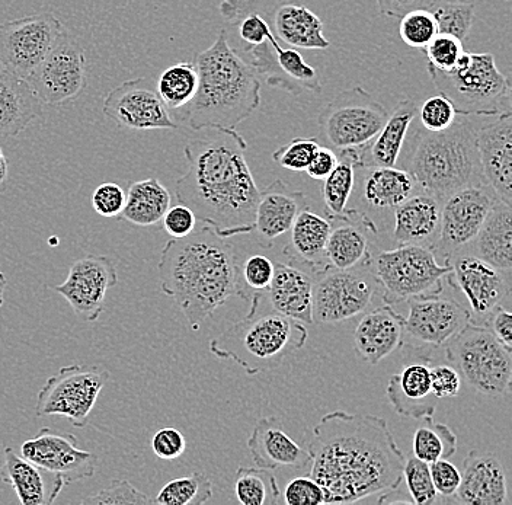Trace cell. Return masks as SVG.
I'll return each mask as SVG.
<instances>
[{
  "mask_svg": "<svg viewBox=\"0 0 512 505\" xmlns=\"http://www.w3.org/2000/svg\"><path fill=\"white\" fill-rule=\"evenodd\" d=\"M379 292L374 273L367 268L323 271L313 289V324L335 325L351 321L370 308Z\"/></svg>",
  "mask_w": 512,
  "mask_h": 505,
  "instance_id": "7c38bea8",
  "label": "cell"
},
{
  "mask_svg": "<svg viewBox=\"0 0 512 505\" xmlns=\"http://www.w3.org/2000/svg\"><path fill=\"white\" fill-rule=\"evenodd\" d=\"M462 389V376L454 367H431V391L437 399L456 398Z\"/></svg>",
  "mask_w": 512,
  "mask_h": 505,
  "instance_id": "9f6ffc18",
  "label": "cell"
},
{
  "mask_svg": "<svg viewBox=\"0 0 512 505\" xmlns=\"http://www.w3.org/2000/svg\"><path fill=\"white\" fill-rule=\"evenodd\" d=\"M498 200L488 184L462 188L447 197L441 203L440 232L431 246L438 260L448 262L466 251Z\"/></svg>",
  "mask_w": 512,
  "mask_h": 505,
  "instance_id": "4fadbf2b",
  "label": "cell"
},
{
  "mask_svg": "<svg viewBox=\"0 0 512 505\" xmlns=\"http://www.w3.org/2000/svg\"><path fill=\"white\" fill-rule=\"evenodd\" d=\"M171 207V193L156 178L133 182L126 193L120 219L139 228L158 225Z\"/></svg>",
  "mask_w": 512,
  "mask_h": 505,
  "instance_id": "8d00e7d4",
  "label": "cell"
},
{
  "mask_svg": "<svg viewBox=\"0 0 512 505\" xmlns=\"http://www.w3.org/2000/svg\"><path fill=\"white\" fill-rule=\"evenodd\" d=\"M284 503L288 505L325 504V492L312 476L291 479L284 489Z\"/></svg>",
  "mask_w": 512,
  "mask_h": 505,
  "instance_id": "816d5d0a",
  "label": "cell"
},
{
  "mask_svg": "<svg viewBox=\"0 0 512 505\" xmlns=\"http://www.w3.org/2000/svg\"><path fill=\"white\" fill-rule=\"evenodd\" d=\"M486 328L505 348L512 351V315L510 310L498 305L486 316Z\"/></svg>",
  "mask_w": 512,
  "mask_h": 505,
  "instance_id": "680465c9",
  "label": "cell"
},
{
  "mask_svg": "<svg viewBox=\"0 0 512 505\" xmlns=\"http://www.w3.org/2000/svg\"><path fill=\"white\" fill-rule=\"evenodd\" d=\"M274 271L275 262L268 255L255 252L243 260L238 255L236 296L242 297L248 303L249 312L258 308L262 297L270 289Z\"/></svg>",
  "mask_w": 512,
  "mask_h": 505,
  "instance_id": "74e56055",
  "label": "cell"
},
{
  "mask_svg": "<svg viewBox=\"0 0 512 505\" xmlns=\"http://www.w3.org/2000/svg\"><path fill=\"white\" fill-rule=\"evenodd\" d=\"M483 178L499 200L512 201V115H496V120L476 130Z\"/></svg>",
  "mask_w": 512,
  "mask_h": 505,
  "instance_id": "603a6c76",
  "label": "cell"
},
{
  "mask_svg": "<svg viewBox=\"0 0 512 505\" xmlns=\"http://www.w3.org/2000/svg\"><path fill=\"white\" fill-rule=\"evenodd\" d=\"M464 252L476 255L499 270L511 273L512 212L510 204L496 201L478 236Z\"/></svg>",
  "mask_w": 512,
  "mask_h": 505,
  "instance_id": "e575fe53",
  "label": "cell"
},
{
  "mask_svg": "<svg viewBox=\"0 0 512 505\" xmlns=\"http://www.w3.org/2000/svg\"><path fill=\"white\" fill-rule=\"evenodd\" d=\"M403 322L405 318L390 305L366 313L354 332L358 357L371 366H377L392 356L403 345Z\"/></svg>",
  "mask_w": 512,
  "mask_h": 505,
  "instance_id": "4316f807",
  "label": "cell"
},
{
  "mask_svg": "<svg viewBox=\"0 0 512 505\" xmlns=\"http://www.w3.org/2000/svg\"><path fill=\"white\" fill-rule=\"evenodd\" d=\"M309 332L302 322L258 308L211 340L210 351L220 360L235 361L249 376L281 366L288 354L306 344Z\"/></svg>",
  "mask_w": 512,
  "mask_h": 505,
  "instance_id": "8992f818",
  "label": "cell"
},
{
  "mask_svg": "<svg viewBox=\"0 0 512 505\" xmlns=\"http://www.w3.org/2000/svg\"><path fill=\"white\" fill-rule=\"evenodd\" d=\"M389 118V111L361 86L339 92L319 115V131L328 145L363 150L373 142Z\"/></svg>",
  "mask_w": 512,
  "mask_h": 505,
  "instance_id": "30bf717a",
  "label": "cell"
},
{
  "mask_svg": "<svg viewBox=\"0 0 512 505\" xmlns=\"http://www.w3.org/2000/svg\"><path fill=\"white\" fill-rule=\"evenodd\" d=\"M432 484L438 497H456L462 484V471L448 459L435 460L430 463Z\"/></svg>",
  "mask_w": 512,
  "mask_h": 505,
  "instance_id": "db71d44e",
  "label": "cell"
},
{
  "mask_svg": "<svg viewBox=\"0 0 512 505\" xmlns=\"http://www.w3.org/2000/svg\"><path fill=\"white\" fill-rule=\"evenodd\" d=\"M451 274L448 284L466 296L473 316L486 318L510 294V273L469 252H460L448 260Z\"/></svg>",
  "mask_w": 512,
  "mask_h": 505,
  "instance_id": "d6986e66",
  "label": "cell"
},
{
  "mask_svg": "<svg viewBox=\"0 0 512 505\" xmlns=\"http://www.w3.org/2000/svg\"><path fill=\"white\" fill-rule=\"evenodd\" d=\"M319 140L315 137H296L272 153L275 163L288 171L303 172L318 152Z\"/></svg>",
  "mask_w": 512,
  "mask_h": 505,
  "instance_id": "c3c4849f",
  "label": "cell"
},
{
  "mask_svg": "<svg viewBox=\"0 0 512 505\" xmlns=\"http://www.w3.org/2000/svg\"><path fill=\"white\" fill-rule=\"evenodd\" d=\"M419 111V120L425 130L443 131L448 127L453 126L454 121L457 120V108L454 107L453 102L450 101L444 94L435 95V97L428 98L422 104Z\"/></svg>",
  "mask_w": 512,
  "mask_h": 505,
  "instance_id": "f907efd6",
  "label": "cell"
},
{
  "mask_svg": "<svg viewBox=\"0 0 512 505\" xmlns=\"http://www.w3.org/2000/svg\"><path fill=\"white\" fill-rule=\"evenodd\" d=\"M198 72L194 63H176L159 76L156 91L168 110L187 107L197 94Z\"/></svg>",
  "mask_w": 512,
  "mask_h": 505,
  "instance_id": "60d3db41",
  "label": "cell"
},
{
  "mask_svg": "<svg viewBox=\"0 0 512 505\" xmlns=\"http://www.w3.org/2000/svg\"><path fill=\"white\" fill-rule=\"evenodd\" d=\"M41 113L43 102L30 83L3 69L0 72V136H18Z\"/></svg>",
  "mask_w": 512,
  "mask_h": 505,
  "instance_id": "4dcf8cb0",
  "label": "cell"
},
{
  "mask_svg": "<svg viewBox=\"0 0 512 505\" xmlns=\"http://www.w3.org/2000/svg\"><path fill=\"white\" fill-rule=\"evenodd\" d=\"M158 274L160 290L178 305L192 331H198L236 296L238 252L210 226L195 228L166 242Z\"/></svg>",
  "mask_w": 512,
  "mask_h": 505,
  "instance_id": "3957f363",
  "label": "cell"
},
{
  "mask_svg": "<svg viewBox=\"0 0 512 505\" xmlns=\"http://www.w3.org/2000/svg\"><path fill=\"white\" fill-rule=\"evenodd\" d=\"M444 347L447 360L473 391L494 398L510 393L512 351L485 325L470 321Z\"/></svg>",
  "mask_w": 512,
  "mask_h": 505,
  "instance_id": "9c48e42d",
  "label": "cell"
},
{
  "mask_svg": "<svg viewBox=\"0 0 512 505\" xmlns=\"http://www.w3.org/2000/svg\"><path fill=\"white\" fill-rule=\"evenodd\" d=\"M310 473L325 492V504H352L396 491L406 457L387 421L370 414L323 415L310 441Z\"/></svg>",
  "mask_w": 512,
  "mask_h": 505,
  "instance_id": "6da1fadb",
  "label": "cell"
},
{
  "mask_svg": "<svg viewBox=\"0 0 512 505\" xmlns=\"http://www.w3.org/2000/svg\"><path fill=\"white\" fill-rule=\"evenodd\" d=\"M472 321V313L446 297L409 300V315L403 322V345L414 348L444 347Z\"/></svg>",
  "mask_w": 512,
  "mask_h": 505,
  "instance_id": "e0dca14e",
  "label": "cell"
},
{
  "mask_svg": "<svg viewBox=\"0 0 512 505\" xmlns=\"http://www.w3.org/2000/svg\"><path fill=\"white\" fill-rule=\"evenodd\" d=\"M334 171L323 180V203L328 217L341 216L347 210L355 184L357 150H342Z\"/></svg>",
  "mask_w": 512,
  "mask_h": 505,
  "instance_id": "f35d334b",
  "label": "cell"
},
{
  "mask_svg": "<svg viewBox=\"0 0 512 505\" xmlns=\"http://www.w3.org/2000/svg\"><path fill=\"white\" fill-rule=\"evenodd\" d=\"M403 478L412 497V503L416 505L437 503L438 494L432 484L430 463L422 462L415 456L409 457L403 466Z\"/></svg>",
  "mask_w": 512,
  "mask_h": 505,
  "instance_id": "bcb514c9",
  "label": "cell"
},
{
  "mask_svg": "<svg viewBox=\"0 0 512 505\" xmlns=\"http://www.w3.org/2000/svg\"><path fill=\"white\" fill-rule=\"evenodd\" d=\"M428 66L440 72H453L462 62L464 53L463 41L454 35L437 34L425 47Z\"/></svg>",
  "mask_w": 512,
  "mask_h": 505,
  "instance_id": "7dc6e473",
  "label": "cell"
},
{
  "mask_svg": "<svg viewBox=\"0 0 512 505\" xmlns=\"http://www.w3.org/2000/svg\"><path fill=\"white\" fill-rule=\"evenodd\" d=\"M236 498L242 505L280 503V487L270 469L239 468L235 479Z\"/></svg>",
  "mask_w": 512,
  "mask_h": 505,
  "instance_id": "b9f144b4",
  "label": "cell"
},
{
  "mask_svg": "<svg viewBox=\"0 0 512 505\" xmlns=\"http://www.w3.org/2000/svg\"><path fill=\"white\" fill-rule=\"evenodd\" d=\"M3 453L5 484L15 489L16 497L22 505H51L67 487L59 475L24 459L12 447H5Z\"/></svg>",
  "mask_w": 512,
  "mask_h": 505,
  "instance_id": "83f0119b",
  "label": "cell"
},
{
  "mask_svg": "<svg viewBox=\"0 0 512 505\" xmlns=\"http://www.w3.org/2000/svg\"><path fill=\"white\" fill-rule=\"evenodd\" d=\"M386 396L400 417L421 420L434 417L438 399L431 391V367L427 359L406 364L390 377Z\"/></svg>",
  "mask_w": 512,
  "mask_h": 505,
  "instance_id": "484cf974",
  "label": "cell"
},
{
  "mask_svg": "<svg viewBox=\"0 0 512 505\" xmlns=\"http://www.w3.org/2000/svg\"><path fill=\"white\" fill-rule=\"evenodd\" d=\"M428 11L434 15L438 34L454 35L459 40L469 37L475 19V5L462 0H432Z\"/></svg>",
  "mask_w": 512,
  "mask_h": 505,
  "instance_id": "ee69618b",
  "label": "cell"
},
{
  "mask_svg": "<svg viewBox=\"0 0 512 505\" xmlns=\"http://www.w3.org/2000/svg\"><path fill=\"white\" fill-rule=\"evenodd\" d=\"M405 168L422 193L443 203L462 188L486 184L480 165L476 129L469 118L447 130L416 131Z\"/></svg>",
  "mask_w": 512,
  "mask_h": 505,
  "instance_id": "5b68a950",
  "label": "cell"
},
{
  "mask_svg": "<svg viewBox=\"0 0 512 505\" xmlns=\"http://www.w3.org/2000/svg\"><path fill=\"white\" fill-rule=\"evenodd\" d=\"M198 89L185 108L192 130H236L261 104V81L232 47L224 30L195 56Z\"/></svg>",
  "mask_w": 512,
  "mask_h": 505,
  "instance_id": "277c9868",
  "label": "cell"
},
{
  "mask_svg": "<svg viewBox=\"0 0 512 505\" xmlns=\"http://www.w3.org/2000/svg\"><path fill=\"white\" fill-rule=\"evenodd\" d=\"M318 276L309 265L293 258L277 261L265 299L275 312L304 325H313V289Z\"/></svg>",
  "mask_w": 512,
  "mask_h": 505,
  "instance_id": "7402d4cb",
  "label": "cell"
},
{
  "mask_svg": "<svg viewBox=\"0 0 512 505\" xmlns=\"http://www.w3.org/2000/svg\"><path fill=\"white\" fill-rule=\"evenodd\" d=\"M115 262L104 255H88L73 262L62 284L51 286L83 321L96 322L105 310L108 290L117 286Z\"/></svg>",
  "mask_w": 512,
  "mask_h": 505,
  "instance_id": "ac0fdd59",
  "label": "cell"
},
{
  "mask_svg": "<svg viewBox=\"0 0 512 505\" xmlns=\"http://www.w3.org/2000/svg\"><path fill=\"white\" fill-rule=\"evenodd\" d=\"M364 171L363 198L374 209H393L411 197L415 181L406 169L395 166L360 168Z\"/></svg>",
  "mask_w": 512,
  "mask_h": 505,
  "instance_id": "d590c367",
  "label": "cell"
},
{
  "mask_svg": "<svg viewBox=\"0 0 512 505\" xmlns=\"http://www.w3.org/2000/svg\"><path fill=\"white\" fill-rule=\"evenodd\" d=\"M338 155L331 147L319 146L318 152L313 156L312 162L307 166L306 172L313 180L323 181L338 165Z\"/></svg>",
  "mask_w": 512,
  "mask_h": 505,
  "instance_id": "91938a15",
  "label": "cell"
},
{
  "mask_svg": "<svg viewBox=\"0 0 512 505\" xmlns=\"http://www.w3.org/2000/svg\"><path fill=\"white\" fill-rule=\"evenodd\" d=\"M184 147L188 171L175 182L179 204L224 238L255 232L261 190L246 161V140L236 130H213Z\"/></svg>",
  "mask_w": 512,
  "mask_h": 505,
  "instance_id": "7a4b0ae2",
  "label": "cell"
},
{
  "mask_svg": "<svg viewBox=\"0 0 512 505\" xmlns=\"http://www.w3.org/2000/svg\"><path fill=\"white\" fill-rule=\"evenodd\" d=\"M374 276L386 305L440 296L448 284L451 265L440 264L430 246L399 245L374 257Z\"/></svg>",
  "mask_w": 512,
  "mask_h": 505,
  "instance_id": "ba28073f",
  "label": "cell"
},
{
  "mask_svg": "<svg viewBox=\"0 0 512 505\" xmlns=\"http://www.w3.org/2000/svg\"><path fill=\"white\" fill-rule=\"evenodd\" d=\"M9 182V161L3 153L2 146H0V194L6 190Z\"/></svg>",
  "mask_w": 512,
  "mask_h": 505,
  "instance_id": "6125c7cd",
  "label": "cell"
},
{
  "mask_svg": "<svg viewBox=\"0 0 512 505\" xmlns=\"http://www.w3.org/2000/svg\"><path fill=\"white\" fill-rule=\"evenodd\" d=\"M162 222L166 233L174 239L184 238L197 228V217L190 207L184 206V204L169 207Z\"/></svg>",
  "mask_w": 512,
  "mask_h": 505,
  "instance_id": "6f0895ef",
  "label": "cell"
},
{
  "mask_svg": "<svg viewBox=\"0 0 512 505\" xmlns=\"http://www.w3.org/2000/svg\"><path fill=\"white\" fill-rule=\"evenodd\" d=\"M6 289H8V278H6L5 274L0 270V308H2L3 303H5Z\"/></svg>",
  "mask_w": 512,
  "mask_h": 505,
  "instance_id": "be15d7a7",
  "label": "cell"
},
{
  "mask_svg": "<svg viewBox=\"0 0 512 505\" xmlns=\"http://www.w3.org/2000/svg\"><path fill=\"white\" fill-rule=\"evenodd\" d=\"M332 228L326 244V260L335 270H357L373 265L374 244L371 236L379 235L373 220L357 209L345 210L341 216L329 217Z\"/></svg>",
  "mask_w": 512,
  "mask_h": 505,
  "instance_id": "44dd1931",
  "label": "cell"
},
{
  "mask_svg": "<svg viewBox=\"0 0 512 505\" xmlns=\"http://www.w3.org/2000/svg\"><path fill=\"white\" fill-rule=\"evenodd\" d=\"M124 204H126V191L115 182L99 185L92 196V207L102 217H111V219L120 217Z\"/></svg>",
  "mask_w": 512,
  "mask_h": 505,
  "instance_id": "f5cc1de1",
  "label": "cell"
},
{
  "mask_svg": "<svg viewBox=\"0 0 512 505\" xmlns=\"http://www.w3.org/2000/svg\"><path fill=\"white\" fill-rule=\"evenodd\" d=\"M152 449L159 459L175 460L184 455L187 450V440L176 428H162L153 436Z\"/></svg>",
  "mask_w": 512,
  "mask_h": 505,
  "instance_id": "11a10c76",
  "label": "cell"
},
{
  "mask_svg": "<svg viewBox=\"0 0 512 505\" xmlns=\"http://www.w3.org/2000/svg\"><path fill=\"white\" fill-rule=\"evenodd\" d=\"M456 497L467 505L510 504L501 460L492 453L470 452L463 460L462 484Z\"/></svg>",
  "mask_w": 512,
  "mask_h": 505,
  "instance_id": "d4e9b609",
  "label": "cell"
},
{
  "mask_svg": "<svg viewBox=\"0 0 512 505\" xmlns=\"http://www.w3.org/2000/svg\"><path fill=\"white\" fill-rule=\"evenodd\" d=\"M110 380L111 373L99 364L63 367L38 392L35 414L37 417L59 415L75 427L85 428L98 396Z\"/></svg>",
  "mask_w": 512,
  "mask_h": 505,
  "instance_id": "8fae6325",
  "label": "cell"
},
{
  "mask_svg": "<svg viewBox=\"0 0 512 505\" xmlns=\"http://www.w3.org/2000/svg\"><path fill=\"white\" fill-rule=\"evenodd\" d=\"M83 505H146L155 504L153 498L147 497L128 481H114L111 487L96 492L82 500Z\"/></svg>",
  "mask_w": 512,
  "mask_h": 505,
  "instance_id": "681fc988",
  "label": "cell"
},
{
  "mask_svg": "<svg viewBox=\"0 0 512 505\" xmlns=\"http://www.w3.org/2000/svg\"><path fill=\"white\" fill-rule=\"evenodd\" d=\"M211 497H213V482L206 473L194 472L169 481L156 495L155 504L203 505Z\"/></svg>",
  "mask_w": 512,
  "mask_h": 505,
  "instance_id": "7bdbcfd3",
  "label": "cell"
},
{
  "mask_svg": "<svg viewBox=\"0 0 512 505\" xmlns=\"http://www.w3.org/2000/svg\"><path fill=\"white\" fill-rule=\"evenodd\" d=\"M306 196L275 180L259 194L255 213V232L265 241H275L290 232L294 220L306 209Z\"/></svg>",
  "mask_w": 512,
  "mask_h": 505,
  "instance_id": "f1b7e54d",
  "label": "cell"
},
{
  "mask_svg": "<svg viewBox=\"0 0 512 505\" xmlns=\"http://www.w3.org/2000/svg\"><path fill=\"white\" fill-rule=\"evenodd\" d=\"M418 114V107L411 99H402L389 114L380 133L363 150H357V168L395 166L405 145L409 126Z\"/></svg>",
  "mask_w": 512,
  "mask_h": 505,
  "instance_id": "1f68e13d",
  "label": "cell"
},
{
  "mask_svg": "<svg viewBox=\"0 0 512 505\" xmlns=\"http://www.w3.org/2000/svg\"><path fill=\"white\" fill-rule=\"evenodd\" d=\"M246 446L258 468L302 469L310 463L309 449L291 439L275 417L256 421Z\"/></svg>",
  "mask_w": 512,
  "mask_h": 505,
  "instance_id": "cb8c5ba5",
  "label": "cell"
},
{
  "mask_svg": "<svg viewBox=\"0 0 512 505\" xmlns=\"http://www.w3.org/2000/svg\"><path fill=\"white\" fill-rule=\"evenodd\" d=\"M21 456L40 468L56 473L67 485L92 478L95 475L96 456L79 447L72 433H57L41 428L34 439L21 446Z\"/></svg>",
  "mask_w": 512,
  "mask_h": 505,
  "instance_id": "ffe728a7",
  "label": "cell"
},
{
  "mask_svg": "<svg viewBox=\"0 0 512 505\" xmlns=\"http://www.w3.org/2000/svg\"><path fill=\"white\" fill-rule=\"evenodd\" d=\"M435 89L446 95L459 115H496L510 113V79L496 67L489 53H464L453 72H440L428 66Z\"/></svg>",
  "mask_w": 512,
  "mask_h": 505,
  "instance_id": "52a82bcc",
  "label": "cell"
},
{
  "mask_svg": "<svg viewBox=\"0 0 512 505\" xmlns=\"http://www.w3.org/2000/svg\"><path fill=\"white\" fill-rule=\"evenodd\" d=\"M399 34L406 46L424 50L438 34L437 21L428 9H411L400 17Z\"/></svg>",
  "mask_w": 512,
  "mask_h": 505,
  "instance_id": "f6af8a7d",
  "label": "cell"
},
{
  "mask_svg": "<svg viewBox=\"0 0 512 505\" xmlns=\"http://www.w3.org/2000/svg\"><path fill=\"white\" fill-rule=\"evenodd\" d=\"M0 482H3L5 484V453L0 455Z\"/></svg>",
  "mask_w": 512,
  "mask_h": 505,
  "instance_id": "e7e4bbea",
  "label": "cell"
},
{
  "mask_svg": "<svg viewBox=\"0 0 512 505\" xmlns=\"http://www.w3.org/2000/svg\"><path fill=\"white\" fill-rule=\"evenodd\" d=\"M441 203L428 194H412L395 209L393 241L399 245L431 246L440 232Z\"/></svg>",
  "mask_w": 512,
  "mask_h": 505,
  "instance_id": "f546056e",
  "label": "cell"
},
{
  "mask_svg": "<svg viewBox=\"0 0 512 505\" xmlns=\"http://www.w3.org/2000/svg\"><path fill=\"white\" fill-rule=\"evenodd\" d=\"M66 31L53 14H37L12 19L0 25V62L19 78L28 76L40 66Z\"/></svg>",
  "mask_w": 512,
  "mask_h": 505,
  "instance_id": "5bb4252c",
  "label": "cell"
},
{
  "mask_svg": "<svg viewBox=\"0 0 512 505\" xmlns=\"http://www.w3.org/2000/svg\"><path fill=\"white\" fill-rule=\"evenodd\" d=\"M278 40L297 50H328L331 47L323 34L322 19L307 6L284 2L277 6L272 17Z\"/></svg>",
  "mask_w": 512,
  "mask_h": 505,
  "instance_id": "836d02e7",
  "label": "cell"
},
{
  "mask_svg": "<svg viewBox=\"0 0 512 505\" xmlns=\"http://www.w3.org/2000/svg\"><path fill=\"white\" fill-rule=\"evenodd\" d=\"M102 113L118 127L130 130H175L178 123L147 78L127 81L111 89L102 102Z\"/></svg>",
  "mask_w": 512,
  "mask_h": 505,
  "instance_id": "2e32d148",
  "label": "cell"
},
{
  "mask_svg": "<svg viewBox=\"0 0 512 505\" xmlns=\"http://www.w3.org/2000/svg\"><path fill=\"white\" fill-rule=\"evenodd\" d=\"M25 81L43 104L63 105L73 101L85 91L88 83L85 50L64 31L46 59Z\"/></svg>",
  "mask_w": 512,
  "mask_h": 505,
  "instance_id": "9a60e30c",
  "label": "cell"
},
{
  "mask_svg": "<svg viewBox=\"0 0 512 505\" xmlns=\"http://www.w3.org/2000/svg\"><path fill=\"white\" fill-rule=\"evenodd\" d=\"M3 69H5V67H3V63L0 62V72H2Z\"/></svg>",
  "mask_w": 512,
  "mask_h": 505,
  "instance_id": "03108f58",
  "label": "cell"
},
{
  "mask_svg": "<svg viewBox=\"0 0 512 505\" xmlns=\"http://www.w3.org/2000/svg\"><path fill=\"white\" fill-rule=\"evenodd\" d=\"M412 440V452L422 462L450 459L457 452V436L447 424L437 423L432 417L421 418Z\"/></svg>",
  "mask_w": 512,
  "mask_h": 505,
  "instance_id": "ab89813d",
  "label": "cell"
},
{
  "mask_svg": "<svg viewBox=\"0 0 512 505\" xmlns=\"http://www.w3.org/2000/svg\"><path fill=\"white\" fill-rule=\"evenodd\" d=\"M379 14L386 18H400L416 8L421 0H376Z\"/></svg>",
  "mask_w": 512,
  "mask_h": 505,
  "instance_id": "94428289",
  "label": "cell"
},
{
  "mask_svg": "<svg viewBox=\"0 0 512 505\" xmlns=\"http://www.w3.org/2000/svg\"><path fill=\"white\" fill-rule=\"evenodd\" d=\"M332 223L329 217L313 213L309 207L303 209L294 220L290 229V242L284 248L287 258L309 265L310 268L320 274L329 270L326 260V244Z\"/></svg>",
  "mask_w": 512,
  "mask_h": 505,
  "instance_id": "d6a6232c",
  "label": "cell"
}]
</instances>
